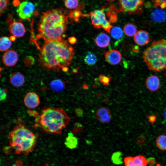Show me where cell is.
I'll list each match as a JSON object with an SVG mask.
<instances>
[{
	"mask_svg": "<svg viewBox=\"0 0 166 166\" xmlns=\"http://www.w3.org/2000/svg\"><path fill=\"white\" fill-rule=\"evenodd\" d=\"M74 54L73 48L62 39L45 41L39 54V60L45 68L58 70L67 67Z\"/></svg>",
	"mask_w": 166,
	"mask_h": 166,
	"instance_id": "1",
	"label": "cell"
},
{
	"mask_svg": "<svg viewBox=\"0 0 166 166\" xmlns=\"http://www.w3.org/2000/svg\"><path fill=\"white\" fill-rule=\"evenodd\" d=\"M67 23V17L60 10L44 12L38 27L39 35L45 41L61 40Z\"/></svg>",
	"mask_w": 166,
	"mask_h": 166,
	"instance_id": "2",
	"label": "cell"
},
{
	"mask_svg": "<svg viewBox=\"0 0 166 166\" xmlns=\"http://www.w3.org/2000/svg\"><path fill=\"white\" fill-rule=\"evenodd\" d=\"M70 120L62 108L46 107L36 119L35 127H39L47 133L60 134Z\"/></svg>",
	"mask_w": 166,
	"mask_h": 166,
	"instance_id": "3",
	"label": "cell"
},
{
	"mask_svg": "<svg viewBox=\"0 0 166 166\" xmlns=\"http://www.w3.org/2000/svg\"><path fill=\"white\" fill-rule=\"evenodd\" d=\"M10 144L18 154L27 155L34 149L37 136L22 124L15 126L9 135Z\"/></svg>",
	"mask_w": 166,
	"mask_h": 166,
	"instance_id": "4",
	"label": "cell"
},
{
	"mask_svg": "<svg viewBox=\"0 0 166 166\" xmlns=\"http://www.w3.org/2000/svg\"><path fill=\"white\" fill-rule=\"evenodd\" d=\"M143 57L150 70L160 72L166 69V40L153 41L144 52Z\"/></svg>",
	"mask_w": 166,
	"mask_h": 166,
	"instance_id": "5",
	"label": "cell"
},
{
	"mask_svg": "<svg viewBox=\"0 0 166 166\" xmlns=\"http://www.w3.org/2000/svg\"><path fill=\"white\" fill-rule=\"evenodd\" d=\"M90 17L92 24L96 28H102L109 33L112 26L111 22L106 18L107 16L105 6L101 9L97 10L91 12Z\"/></svg>",
	"mask_w": 166,
	"mask_h": 166,
	"instance_id": "6",
	"label": "cell"
},
{
	"mask_svg": "<svg viewBox=\"0 0 166 166\" xmlns=\"http://www.w3.org/2000/svg\"><path fill=\"white\" fill-rule=\"evenodd\" d=\"M144 0H119L120 11L129 14H141Z\"/></svg>",
	"mask_w": 166,
	"mask_h": 166,
	"instance_id": "7",
	"label": "cell"
},
{
	"mask_svg": "<svg viewBox=\"0 0 166 166\" xmlns=\"http://www.w3.org/2000/svg\"><path fill=\"white\" fill-rule=\"evenodd\" d=\"M35 9V6L32 3L26 1L20 3L16 12L20 18L27 20L29 19L32 16Z\"/></svg>",
	"mask_w": 166,
	"mask_h": 166,
	"instance_id": "8",
	"label": "cell"
},
{
	"mask_svg": "<svg viewBox=\"0 0 166 166\" xmlns=\"http://www.w3.org/2000/svg\"><path fill=\"white\" fill-rule=\"evenodd\" d=\"M23 101L25 105L30 109L35 108L40 103L39 96L33 92H29L26 94L24 98Z\"/></svg>",
	"mask_w": 166,
	"mask_h": 166,
	"instance_id": "9",
	"label": "cell"
},
{
	"mask_svg": "<svg viewBox=\"0 0 166 166\" xmlns=\"http://www.w3.org/2000/svg\"><path fill=\"white\" fill-rule=\"evenodd\" d=\"M133 40L136 45L144 46L149 43L151 39L148 32L140 30L138 31L134 36Z\"/></svg>",
	"mask_w": 166,
	"mask_h": 166,
	"instance_id": "10",
	"label": "cell"
},
{
	"mask_svg": "<svg viewBox=\"0 0 166 166\" xmlns=\"http://www.w3.org/2000/svg\"><path fill=\"white\" fill-rule=\"evenodd\" d=\"M2 59L3 63L6 66H11L17 63L18 60V56L16 51L13 50H10L6 51L3 54Z\"/></svg>",
	"mask_w": 166,
	"mask_h": 166,
	"instance_id": "11",
	"label": "cell"
},
{
	"mask_svg": "<svg viewBox=\"0 0 166 166\" xmlns=\"http://www.w3.org/2000/svg\"><path fill=\"white\" fill-rule=\"evenodd\" d=\"M9 30L13 36L20 38L23 36L25 33V29L23 24L20 22L14 21L9 26Z\"/></svg>",
	"mask_w": 166,
	"mask_h": 166,
	"instance_id": "12",
	"label": "cell"
},
{
	"mask_svg": "<svg viewBox=\"0 0 166 166\" xmlns=\"http://www.w3.org/2000/svg\"><path fill=\"white\" fill-rule=\"evenodd\" d=\"M106 61L112 65H116L120 63L122 59L120 53L116 50H111L107 51L105 55Z\"/></svg>",
	"mask_w": 166,
	"mask_h": 166,
	"instance_id": "13",
	"label": "cell"
},
{
	"mask_svg": "<svg viewBox=\"0 0 166 166\" xmlns=\"http://www.w3.org/2000/svg\"><path fill=\"white\" fill-rule=\"evenodd\" d=\"M147 88L150 91L154 92L158 90L160 86V78L157 76L152 75L148 76L145 81Z\"/></svg>",
	"mask_w": 166,
	"mask_h": 166,
	"instance_id": "14",
	"label": "cell"
},
{
	"mask_svg": "<svg viewBox=\"0 0 166 166\" xmlns=\"http://www.w3.org/2000/svg\"><path fill=\"white\" fill-rule=\"evenodd\" d=\"M97 119L102 123L109 122L111 119V115L109 110L107 108L102 107L96 111Z\"/></svg>",
	"mask_w": 166,
	"mask_h": 166,
	"instance_id": "15",
	"label": "cell"
},
{
	"mask_svg": "<svg viewBox=\"0 0 166 166\" xmlns=\"http://www.w3.org/2000/svg\"><path fill=\"white\" fill-rule=\"evenodd\" d=\"M10 84L14 87H19L24 84L25 77L23 75L19 72H14L12 74L10 77Z\"/></svg>",
	"mask_w": 166,
	"mask_h": 166,
	"instance_id": "16",
	"label": "cell"
},
{
	"mask_svg": "<svg viewBox=\"0 0 166 166\" xmlns=\"http://www.w3.org/2000/svg\"><path fill=\"white\" fill-rule=\"evenodd\" d=\"M96 44L101 48L107 47L110 42V38L106 34L101 33L99 34L95 39Z\"/></svg>",
	"mask_w": 166,
	"mask_h": 166,
	"instance_id": "17",
	"label": "cell"
},
{
	"mask_svg": "<svg viewBox=\"0 0 166 166\" xmlns=\"http://www.w3.org/2000/svg\"><path fill=\"white\" fill-rule=\"evenodd\" d=\"M151 17L155 22H163L166 20V13L162 9H157L152 12Z\"/></svg>",
	"mask_w": 166,
	"mask_h": 166,
	"instance_id": "18",
	"label": "cell"
},
{
	"mask_svg": "<svg viewBox=\"0 0 166 166\" xmlns=\"http://www.w3.org/2000/svg\"><path fill=\"white\" fill-rule=\"evenodd\" d=\"M51 89L54 92H58L63 90L65 86L64 81L59 79L52 81L49 85Z\"/></svg>",
	"mask_w": 166,
	"mask_h": 166,
	"instance_id": "19",
	"label": "cell"
},
{
	"mask_svg": "<svg viewBox=\"0 0 166 166\" xmlns=\"http://www.w3.org/2000/svg\"><path fill=\"white\" fill-rule=\"evenodd\" d=\"M78 144V140L77 138L74 136L72 132L68 133V136L66 138L65 142L66 146L69 149H74L77 147Z\"/></svg>",
	"mask_w": 166,
	"mask_h": 166,
	"instance_id": "20",
	"label": "cell"
},
{
	"mask_svg": "<svg viewBox=\"0 0 166 166\" xmlns=\"http://www.w3.org/2000/svg\"><path fill=\"white\" fill-rule=\"evenodd\" d=\"M123 30L124 34L128 37L134 36L137 31L136 26L131 23H128L125 24Z\"/></svg>",
	"mask_w": 166,
	"mask_h": 166,
	"instance_id": "21",
	"label": "cell"
},
{
	"mask_svg": "<svg viewBox=\"0 0 166 166\" xmlns=\"http://www.w3.org/2000/svg\"><path fill=\"white\" fill-rule=\"evenodd\" d=\"M12 43L10 39L6 37H2L0 39V50L1 52L7 50L11 46Z\"/></svg>",
	"mask_w": 166,
	"mask_h": 166,
	"instance_id": "22",
	"label": "cell"
},
{
	"mask_svg": "<svg viewBox=\"0 0 166 166\" xmlns=\"http://www.w3.org/2000/svg\"><path fill=\"white\" fill-rule=\"evenodd\" d=\"M110 31L111 35L114 39L120 41L123 38V31L119 27H114L111 29Z\"/></svg>",
	"mask_w": 166,
	"mask_h": 166,
	"instance_id": "23",
	"label": "cell"
},
{
	"mask_svg": "<svg viewBox=\"0 0 166 166\" xmlns=\"http://www.w3.org/2000/svg\"><path fill=\"white\" fill-rule=\"evenodd\" d=\"M156 144L159 149L166 151V135H161L159 136L156 140Z\"/></svg>",
	"mask_w": 166,
	"mask_h": 166,
	"instance_id": "24",
	"label": "cell"
},
{
	"mask_svg": "<svg viewBox=\"0 0 166 166\" xmlns=\"http://www.w3.org/2000/svg\"><path fill=\"white\" fill-rule=\"evenodd\" d=\"M147 160L141 155H138L133 157V166H146Z\"/></svg>",
	"mask_w": 166,
	"mask_h": 166,
	"instance_id": "25",
	"label": "cell"
},
{
	"mask_svg": "<svg viewBox=\"0 0 166 166\" xmlns=\"http://www.w3.org/2000/svg\"><path fill=\"white\" fill-rule=\"evenodd\" d=\"M97 58L96 55L91 52H88L84 58L85 63L88 65L92 66L97 62Z\"/></svg>",
	"mask_w": 166,
	"mask_h": 166,
	"instance_id": "26",
	"label": "cell"
},
{
	"mask_svg": "<svg viewBox=\"0 0 166 166\" xmlns=\"http://www.w3.org/2000/svg\"><path fill=\"white\" fill-rule=\"evenodd\" d=\"M111 160L115 164L119 165L123 163L122 153L119 151L114 152L111 157Z\"/></svg>",
	"mask_w": 166,
	"mask_h": 166,
	"instance_id": "27",
	"label": "cell"
},
{
	"mask_svg": "<svg viewBox=\"0 0 166 166\" xmlns=\"http://www.w3.org/2000/svg\"><path fill=\"white\" fill-rule=\"evenodd\" d=\"M65 5L66 7L69 9H75L79 6L78 0H65Z\"/></svg>",
	"mask_w": 166,
	"mask_h": 166,
	"instance_id": "28",
	"label": "cell"
},
{
	"mask_svg": "<svg viewBox=\"0 0 166 166\" xmlns=\"http://www.w3.org/2000/svg\"><path fill=\"white\" fill-rule=\"evenodd\" d=\"M81 11L77 10L71 11L69 14V17L73 19L76 22H78L79 18L81 16Z\"/></svg>",
	"mask_w": 166,
	"mask_h": 166,
	"instance_id": "29",
	"label": "cell"
},
{
	"mask_svg": "<svg viewBox=\"0 0 166 166\" xmlns=\"http://www.w3.org/2000/svg\"><path fill=\"white\" fill-rule=\"evenodd\" d=\"M155 7H160L161 9H164L166 7V0H152Z\"/></svg>",
	"mask_w": 166,
	"mask_h": 166,
	"instance_id": "30",
	"label": "cell"
},
{
	"mask_svg": "<svg viewBox=\"0 0 166 166\" xmlns=\"http://www.w3.org/2000/svg\"><path fill=\"white\" fill-rule=\"evenodd\" d=\"M99 80L104 86L108 85L111 81L110 77L101 74L99 77Z\"/></svg>",
	"mask_w": 166,
	"mask_h": 166,
	"instance_id": "31",
	"label": "cell"
},
{
	"mask_svg": "<svg viewBox=\"0 0 166 166\" xmlns=\"http://www.w3.org/2000/svg\"><path fill=\"white\" fill-rule=\"evenodd\" d=\"M83 128L82 125L80 123L77 122L74 125L73 128V132L74 133H77L81 131Z\"/></svg>",
	"mask_w": 166,
	"mask_h": 166,
	"instance_id": "32",
	"label": "cell"
},
{
	"mask_svg": "<svg viewBox=\"0 0 166 166\" xmlns=\"http://www.w3.org/2000/svg\"><path fill=\"white\" fill-rule=\"evenodd\" d=\"M7 93V90L6 88H1L0 89V101L5 100L6 98Z\"/></svg>",
	"mask_w": 166,
	"mask_h": 166,
	"instance_id": "33",
	"label": "cell"
},
{
	"mask_svg": "<svg viewBox=\"0 0 166 166\" xmlns=\"http://www.w3.org/2000/svg\"><path fill=\"white\" fill-rule=\"evenodd\" d=\"M133 157L128 156L125 157L124 160L125 166H133Z\"/></svg>",
	"mask_w": 166,
	"mask_h": 166,
	"instance_id": "34",
	"label": "cell"
},
{
	"mask_svg": "<svg viewBox=\"0 0 166 166\" xmlns=\"http://www.w3.org/2000/svg\"><path fill=\"white\" fill-rule=\"evenodd\" d=\"M9 0H0V14H1L6 9L8 4Z\"/></svg>",
	"mask_w": 166,
	"mask_h": 166,
	"instance_id": "35",
	"label": "cell"
},
{
	"mask_svg": "<svg viewBox=\"0 0 166 166\" xmlns=\"http://www.w3.org/2000/svg\"><path fill=\"white\" fill-rule=\"evenodd\" d=\"M76 115L78 117H80L83 116L84 112L82 109L80 108H77L75 110Z\"/></svg>",
	"mask_w": 166,
	"mask_h": 166,
	"instance_id": "36",
	"label": "cell"
},
{
	"mask_svg": "<svg viewBox=\"0 0 166 166\" xmlns=\"http://www.w3.org/2000/svg\"><path fill=\"white\" fill-rule=\"evenodd\" d=\"M147 164L150 166H153L156 163L155 159L153 157H150L147 160Z\"/></svg>",
	"mask_w": 166,
	"mask_h": 166,
	"instance_id": "37",
	"label": "cell"
},
{
	"mask_svg": "<svg viewBox=\"0 0 166 166\" xmlns=\"http://www.w3.org/2000/svg\"><path fill=\"white\" fill-rule=\"evenodd\" d=\"M148 119L149 122L153 124L156 121V116L155 115L150 116L148 117Z\"/></svg>",
	"mask_w": 166,
	"mask_h": 166,
	"instance_id": "38",
	"label": "cell"
},
{
	"mask_svg": "<svg viewBox=\"0 0 166 166\" xmlns=\"http://www.w3.org/2000/svg\"><path fill=\"white\" fill-rule=\"evenodd\" d=\"M69 42L72 44H75L77 42V39L74 37H71L68 39Z\"/></svg>",
	"mask_w": 166,
	"mask_h": 166,
	"instance_id": "39",
	"label": "cell"
},
{
	"mask_svg": "<svg viewBox=\"0 0 166 166\" xmlns=\"http://www.w3.org/2000/svg\"><path fill=\"white\" fill-rule=\"evenodd\" d=\"M163 115L164 119V121H166V107L163 111Z\"/></svg>",
	"mask_w": 166,
	"mask_h": 166,
	"instance_id": "40",
	"label": "cell"
},
{
	"mask_svg": "<svg viewBox=\"0 0 166 166\" xmlns=\"http://www.w3.org/2000/svg\"><path fill=\"white\" fill-rule=\"evenodd\" d=\"M62 70L64 72H66L68 71L69 69L67 67H64L62 68Z\"/></svg>",
	"mask_w": 166,
	"mask_h": 166,
	"instance_id": "41",
	"label": "cell"
},
{
	"mask_svg": "<svg viewBox=\"0 0 166 166\" xmlns=\"http://www.w3.org/2000/svg\"><path fill=\"white\" fill-rule=\"evenodd\" d=\"M10 39L11 41H13L15 40V37L13 36H12L10 37Z\"/></svg>",
	"mask_w": 166,
	"mask_h": 166,
	"instance_id": "42",
	"label": "cell"
},
{
	"mask_svg": "<svg viewBox=\"0 0 166 166\" xmlns=\"http://www.w3.org/2000/svg\"><path fill=\"white\" fill-rule=\"evenodd\" d=\"M83 88L84 89H86L88 88V86L84 84L83 86Z\"/></svg>",
	"mask_w": 166,
	"mask_h": 166,
	"instance_id": "43",
	"label": "cell"
},
{
	"mask_svg": "<svg viewBox=\"0 0 166 166\" xmlns=\"http://www.w3.org/2000/svg\"><path fill=\"white\" fill-rule=\"evenodd\" d=\"M106 0L108 2H113L116 0Z\"/></svg>",
	"mask_w": 166,
	"mask_h": 166,
	"instance_id": "44",
	"label": "cell"
}]
</instances>
